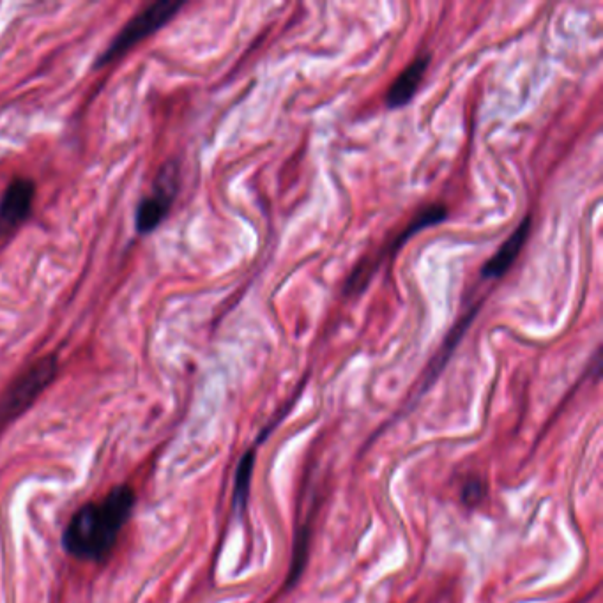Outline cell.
<instances>
[{
  "instance_id": "8992f818",
  "label": "cell",
  "mask_w": 603,
  "mask_h": 603,
  "mask_svg": "<svg viewBox=\"0 0 603 603\" xmlns=\"http://www.w3.org/2000/svg\"><path fill=\"white\" fill-rule=\"evenodd\" d=\"M531 229H533V218L527 214L526 218L519 223V227L513 230L512 236L508 237L497 250L496 255L481 268V276L487 280H496V278L506 275L508 269L512 268L513 262L519 259L520 252L529 239Z\"/></svg>"
},
{
  "instance_id": "52a82bcc",
  "label": "cell",
  "mask_w": 603,
  "mask_h": 603,
  "mask_svg": "<svg viewBox=\"0 0 603 603\" xmlns=\"http://www.w3.org/2000/svg\"><path fill=\"white\" fill-rule=\"evenodd\" d=\"M432 62V54L418 55L407 68L395 78L390 89L386 92V105L390 108L405 107L409 101L413 100L414 94L420 89L423 78L427 75L428 66Z\"/></svg>"
},
{
  "instance_id": "9c48e42d",
  "label": "cell",
  "mask_w": 603,
  "mask_h": 603,
  "mask_svg": "<svg viewBox=\"0 0 603 603\" xmlns=\"http://www.w3.org/2000/svg\"><path fill=\"white\" fill-rule=\"evenodd\" d=\"M253 467H255V450L246 451L239 460L234 481V508L239 515H243L250 497V483H252Z\"/></svg>"
},
{
  "instance_id": "5b68a950",
  "label": "cell",
  "mask_w": 603,
  "mask_h": 603,
  "mask_svg": "<svg viewBox=\"0 0 603 603\" xmlns=\"http://www.w3.org/2000/svg\"><path fill=\"white\" fill-rule=\"evenodd\" d=\"M36 184L29 177H15L0 199V239L13 236L31 216Z\"/></svg>"
},
{
  "instance_id": "8fae6325",
  "label": "cell",
  "mask_w": 603,
  "mask_h": 603,
  "mask_svg": "<svg viewBox=\"0 0 603 603\" xmlns=\"http://www.w3.org/2000/svg\"><path fill=\"white\" fill-rule=\"evenodd\" d=\"M487 496V487H485V483L478 478V476H471V478H467L466 483L462 485V492H460V497H462V501L467 506H476V504H480L483 499Z\"/></svg>"
},
{
  "instance_id": "ba28073f",
  "label": "cell",
  "mask_w": 603,
  "mask_h": 603,
  "mask_svg": "<svg viewBox=\"0 0 603 603\" xmlns=\"http://www.w3.org/2000/svg\"><path fill=\"white\" fill-rule=\"evenodd\" d=\"M478 310H480V305L473 306L469 312L460 319V321L455 324V328L451 329L450 336L446 338V342H444L443 349L439 351L436 359H432V363H430V367H428L427 377H425V386H423V390H427L428 386L432 384V382L436 381L437 375L443 372L444 365H446V361L450 359L451 352L455 351V347H457L458 342L462 340V336L466 333L467 328L471 326V322H473L474 317L478 315Z\"/></svg>"
},
{
  "instance_id": "7a4b0ae2",
  "label": "cell",
  "mask_w": 603,
  "mask_h": 603,
  "mask_svg": "<svg viewBox=\"0 0 603 603\" xmlns=\"http://www.w3.org/2000/svg\"><path fill=\"white\" fill-rule=\"evenodd\" d=\"M183 8L184 2L163 0V2H154L146 9H142L115 36L107 50L100 55L96 66H107L110 62L121 59L126 52H130L133 46H137L140 41L153 36L154 32L160 31L161 27H165Z\"/></svg>"
},
{
  "instance_id": "30bf717a",
  "label": "cell",
  "mask_w": 603,
  "mask_h": 603,
  "mask_svg": "<svg viewBox=\"0 0 603 603\" xmlns=\"http://www.w3.org/2000/svg\"><path fill=\"white\" fill-rule=\"evenodd\" d=\"M308 549H310V527H301L294 540V550H292L291 568L287 575V588H294L296 582L301 579L305 572L306 561H308Z\"/></svg>"
},
{
  "instance_id": "6da1fadb",
  "label": "cell",
  "mask_w": 603,
  "mask_h": 603,
  "mask_svg": "<svg viewBox=\"0 0 603 603\" xmlns=\"http://www.w3.org/2000/svg\"><path fill=\"white\" fill-rule=\"evenodd\" d=\"M137 494L130 485H119L100 501L78 510L62 533V547L71 558L89 563L107 559L130 522Z\"/></svg>"
},
{
  "instance_id": "3957f363",
  "label": "cell",
  "mask_w": 603,
  "mask_h": 603,
  "mask_svg": "<svg viewBox=\"0 0 603 603\" xmlns=\"http://www.w3.org/2000/svg\"><path fill=\"white\" fill-rule=\"evenodd\" d=\"M57 374V356H43L25 368L0 398V421L18 418L50 386Z\"/></svg>"
},
{
  "instance_id": "277c9868",
  "label": "cell",
  "mask_w": 603,
  "mask_h": 603,
  "mask_svg": "<svg viewBox=\"0 0 603 603\" xmlns=\"http://www.w3.org/2000/svg\"><path fill=\"white\" fill-rule=\"evenodd\" d=\"M177 186H179V168L176 161H168L156 177L151 195H147L138 206L135 223L140 234H151L153 230L160 227L174 202Z\"/></svg>"
}]
</instances>
